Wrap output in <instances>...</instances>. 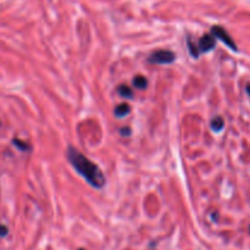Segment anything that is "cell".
Masks as SVG:
<instances>
[{
  "mask_svg": "<svg viewBox=\"0 0 250 250\" xmlns=\"http://www.w3.org/2000/svg\"><path fill=\"white\" fill-rule=\"evenodd\" d=\"M7 233H9V229H7V227L4 226V225H0V237H1V238H4V237L7 236Z\"/></svg>",
  "mask_w": 250,
  "mask_h": 250,
  "instance_id": "11",
  "label": "cell"
},
{
  "mask_svg": "<svg viewBox=\"0 0 250 250\" xmlns=\"http://www.w3.org/2000/svg\"><path fill=\"white\" fill-rule=\"evenodd\" d=\"M12 144H14L15 146H17L21 151L31 150V146H29L27 143H24V142L20 141V139H12Z\"/></svg>",
  "mask_w": 250,
  "mask_h": 250,
  "instance_id": "10",
  "label": "cell"
},
{
  "mask_svg": "<svg viewBox=\"0 0 250 250\" xmlns=\"http://www.w3.org/2000/svg\"><path fill=\"white\" fill-rule=\"evenodd\" d=\"M247 92H248L249 95H250V84H248V87H247Z\"/></svg>",
  "mask_w": 250,
  "mask_h": 250,
  "instance_id": "13",
  "label": "cell"
},
{
  "mask_svg": "<svg viewBox=\"0 0 250 250\" xmlns=\"http://www.w3.org/2000/svg\"><path fill=\"white\" fill-rule=\"evenodd\" d=\"M176 60V55L170 50H158L150 54L148 61L151 63H159V65H168Z\"/></svg>",
  "mask_w": 250,
  "mask_h": 250,
  "instance_id": "2",
  "label": "cell"
},
{
  "mask_svg": "<svg viewBox=\"0 0 250 250\" xmlns=\"http://www.w3.org/2000/svg\"><path fill=\"white\" fill-rule=\"evenodd\" d=\"M78 250H84V249H78Z\"/></svg>",
  "mask_w": 250,
  "mask_h": 250,
  "instance_id": "15",
  "label": "cell"
},
{
  "mask_svg": "<svg viewBox=\"0 0 250 250\" xmlns=\"http://www.w3.org/2000/svg\"><path fill=\"white\" fill-rule=\"evenodd\" d=\"M129 111H131V106H129L127 103H122V104H120L119 106L114 110V114L115 116L119 117V119H122V117L127 116V115L129 114Z\"/></svg>",
  "mask_w": 250,
  "mask_h": 250,
  "instance_id": "5",
  "label": "cell"
},
{
  "mask_svg": "<svg viewBox=\"0 0 250 250\" xmlns=\"http://www.w3.org/2000/svg\"><path fill=\"white\" fill-rule=\"evenodd\" d=\"M66 155H67L68 161L72 164L75 170L77 171V172L80 173L92 187L98 188V189L104 187L105 183H106V178H105L104 173L100 170L99 166H97L94 163H92L89 159L85 158L82 153H80L77 149L72 148V146H70V148L67 149Z\"/></svg>",
  "mask_w": 250,
  "mask_h": 250,
  "instance_id": "1",
  "label": "cell"
},
{
  "mask_svg": "<svg viewBox=\"0 0 250 250\" xmlns=\"http://www.w3.org/2000/svg\"><path fill=\"white\" fill-rule=\"evenodd\" d=\"M187 44H188V49H189V53L190 55H192V58H199V48H198V45H195V44L192 43V41H190L189 38L187 39Z\"/></svg>",
  "mask_w": 250,
  "mask_h": 250,
  "instance_id": "9",
  "label": "cell"
},
{
  "mask_svg": "<svg viewBox=\"0 0 250 250\" xmlns=\"http://www.w3.org/2000/svg\"><path fill=\"white\" fill-rule=\"evenodd\" d=\"M211 34H214L216 39H220L221 42H224L229 49H232L233 51H238V48H237L236 43H234L233 39L229 37V34L227 33V31L224 28V27L214 26L211 28Z\"/></svg>",
  "mask_w": 250,
  "mask_h": 250,
  "instance_id": "3",
  "label": "cell"
},
{
  "mask_svg": "<svg viewBox=\"0 0 250 250\" xmlns=\"http://www.w3.org/2000/svg\"><path fill=\"white\" fill-rule=\"evenodd\" d=\"M133 85L137 89H146L148 87V80L143 76H137L133 78Z\"/></svg>",
  "mask_w": 250,
  "mask_h": 250,
  "instance_id": "6",
  "label": "cell"
},
{
  "mask_svg": "<svg viewBox=\"0 0 250 250\" xmlns=\"http://www.w3.org/2000/svg\"><path fill=\"white\" fill-rule=\"evenodd\" d=\"M249 233H250V225H249Z\"/></svg>",
  "mask_w": 250,
  "mask_h": 250,
  "instance_id": "14",
  "label": "cell"
},
{
  "mask_svg": "<svg viewBox=\"0 0 250 250\" xmlns=\"http://www.w3.org/2000/svg\"><path fill=\"white\" fill-rule=\"evenodd\" d=\"M215 46H216V38L214 34H204L198 43L200 53H209L212 49H215Z\"/></svg>",
  "mask_w": 250,
  "mask_h": 250,
  "instance_id": "4",
  "label": "cell"
},
{
  "mask_svg": "<svg viewBox=\"0 0 250 250\" xmlns=\"http://www.w3.org/2000/svg\"><path fill=\"white\" fill-rule=\"evenodd\" d=\"M117 92H119V94L124 98H128V99H132V98H133V92H132V89L128 85L121 84L117 88Z\"/></svg>",
  "mask_w": 250,
  "mask_h": 250,
  "instance_id": "8",
  "label": "cell"
},
{
  "mask_svg": "<svg viewBox=\"0 0 250 250\" xmlns=\"http://www.w3.org/2000/svg\"><path fill=\"white\" fill-rule=\"evenodd\" d=\"M129 133H131V129H129L128 127H126V128H122L121 129V134H122V136H129Z\"/></svg>",
  "mask_w": 250,
  "mask_h": 250,
  "instance_id": "12",
  "label": "cell"
},
{
  "mask_svg": "<svg viewBox=\"0 0 250 250\" xmlns=\"http://www.w3.org/2000/svg\"><path fill=\"white\" fill-rule=\"evenodd\" d=\"M225 127V121L222 117L217 116L211 121V129L214 132H221Z\"/></svg>",
  "mask_w": 250,
  "mask_h": 250,
  "instance_id": "7",
  "label": "cell"
}]
</instances>
